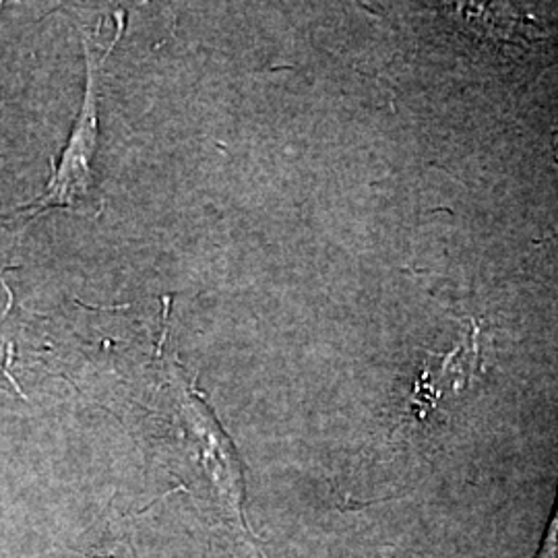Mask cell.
<instances>
[{"instance_id": "6da1fadb", "label": "cell", "mask_w": 558, "mask_h": 558, "mask_svg": "<svg viewBox=\"0 0 558 558\" xmlns=\"http://www.w3.org/2000/svg\"><path fill=\"white\" fill-rule=\"evenodd\" d=\"M98 135V98H96V69L89 71V87L83 106L80 126L71 140L69 149L64 151V160L60 163L59 172L50 182L48 191L40 199L21 207L36 209V216L54 209V207H75L77 203H92L94 199V172H92V156L96 149Z\"/></svg>"}, {"instance_id": "7a4b0ae2", "label": "cell", "mask_w": 558, "mask_h": 558, "mask_svg": "<svg viewBox=\"0 0 558 558\" xmlns=\"http://www.w3.org/2000/svg\"><path fill=\"white\" fill-rule=\"evenodd\" d=\"M538 558H558V500L555 515L550 519V525L546 532V538L539 548Z\"/></svg>"}]
</instances>
